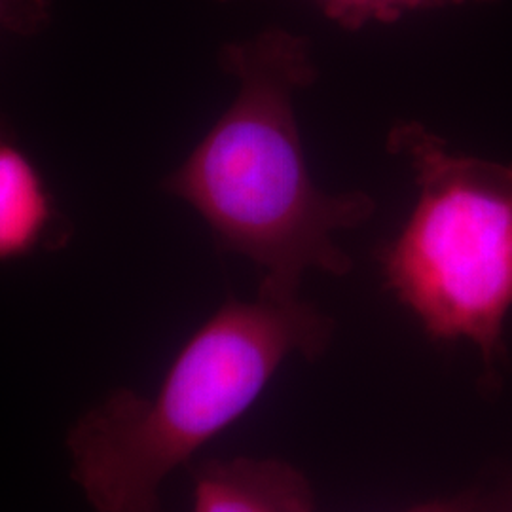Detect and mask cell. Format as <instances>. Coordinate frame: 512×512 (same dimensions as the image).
Returning <instances> with one entry per match:
<instances>
[{"mask_svg": "<svg viewBox=\"0 0 512 512\" xmlns=\"http://www.w3.org/2000/svg\"><path fill=\"white\" fill-rule=\"evenodd\" d=\"M219 61L238 95L165 192L200 213L220 251L255 264L258 294L289 300L310 270L349 274L353 260L334 236L372 219L376 200L330 194L311 179L294 110L296 93L319 76L310 40L274 27L226 44Z\"/></svg>", "mask_w": 512, "mask_h": 512, "instance_id": "1", "label": "cell"}, {"mask_svg": "<svg viewBox=\"0 0 512 512\" xmlns=\"http://www.w3.org/2000/svg\"><path fill=\"white\" fill-rule=\"evenodd\" d=\"M332 319L300 296L230 298L184 344L154 397L118 389L67 435L97 512H162L165 478L238 421L289 357H319Z\"/></svg>", "mask_w": 512, "mask_h": 512, "instance_id": "2", "label": "cell"}, {"mask_svg": "<svg viewBox=\"0 0 512 512\" xmlns=\"http://www.w3.org/2000/svg\"><path fill=\"white\" fill-rule=\"evenodd\" d=\"M385 148L418 188L403 228L376 251L385 287L431 340L473 344L494 372L512 311V162L456 152L412 120L389 129Z\"/></svg>", "mask_w": 512, "mask_h": 512, "instance_id": "3", "label": "cell"}, {"mask_svg": "<svg viewBox=\"0 0 512 512\" xmlns=\"http://www.w3.org/2000/svg\"><path fill=\"white\" fill-rule=\"evenodd\" d=\"M194 512H315V495L279 459H211L194 471Z\"/></svg>", "mask_w": 512, "mask_h": 512, "instance_id": "4", "label": "cell"}, {"mask_svg": "<svg viewBox=\"0 0 512 512\" xmlns=\"http://www.w3.org/2000/svg\"><path fill=\"white\" fill-rule=\"evenodd\" d=\"M57 224L54 198L35 162L0 133V262L44 245Z\"/></svg>", "mask_w": 512, "mask_h": 512, "instance_id": "5", "label": "cell"}, {"mask_svg": "<svg viewBox=\"0 0 512 512\" xmlns=\"http://www.w3.org/2000/svg\"><path fill=\"white\" fill-rule=\"evenodd\" d=\"M327 18L346 31H359L372 23H395L406 14L461 6L486 0H313Z\"/></svg>", "mask_w": 512, "mask_h": 512, "instance_id": "6", "label": "cell"}, {"mask_svg": "<svg viewBox=\"0 0 512 512\" xmlns=\"http://www.w3.org/2000/svg\"><path fill=\"white\" fill-rule=\"evenodd\" d=\"M50 16V0H0V27L31 35Z\"/></svg>", "mask_w": 512, "mask_h": 512, "instance_id": "7", "label": "cell"}, {"mask_svg": "<svg viewBox=\"0 0 512 512\" xmlns=\"http://www.w3.org/2000/svg\"><path fill=\"white\" fill-rule=\"evenodd\" d=\"M406 512H471V507L465 501H433Z\"/></svg>", "mask_w": 512, "mask_h": 512, "instance_id": "8", "label": "cell"}]
</instances>
